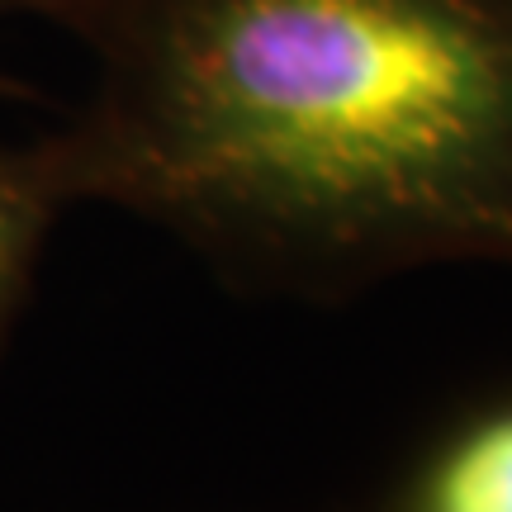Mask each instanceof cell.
<instances>
[{
  "instance_id": "obj_4",
  "label": "cell",
  "mask_w": 512,
  "mask_h": 512,
  "mask_svg": "<svg viewBox=\"0 0 512 512\" xmlns=\"http://www.w3.org/2000/svg\"><path fill=\"white\" fill-rule=\"evenodd\" d=\"M24 5H29V0H0V19H5V15H24Z\"/></svg>"
},
{
  "instance_id": "obj_1",
  "label": "cell",
  "mask_w": 512,
  "mask_h": 512,
  "mask_svg": "<svg viewBox=\"0 0 512 512\" xmlns=\"http://www.w3.org/2000/svg\"><path fill=\"white\" fill-rule=\"evenodd\" d=\"M91 81L38 138L62 204L223 280L342 299L512 252V0H29Z\"/></svg>"
},
{
  "instance_id": "obj_2",
  "label": "cell",
  "mask_w": 512,
  "mask_h": 512,
  "mask_svg": "<svg viewBox=\"0 0 512 512\" xmlns=\"http://www.w3.org/2000/svg\"><path fill=\"white\" fill-rule=\"evenodd\" d=\"M403 512H512V408L446 441L413 479Z\"/></svg>"
},
{
  "instance_id": "obj_3",
  "label": "cell",
  "mask_w": 512,
  "mask_h": 512,
  "mask_svg": "<svg viewBox=\"0 0 512 512\" xmlns=\"http://www.w3.org/2000/svg\"><path fill=\"white\" fill-rule=\"evenodd\" d=\"M67 204L43 171L38 147L0 143V351L34 285L43 238Z\"/></svg>"
}]
</instances>
